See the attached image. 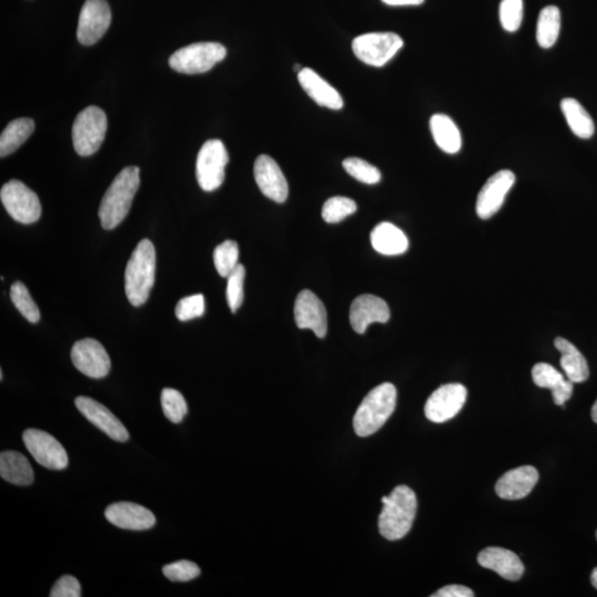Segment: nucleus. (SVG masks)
<instances>
[{
	"label": "nucleus",
	"instance_id": "1",
	"mask_svg": "<svg viewBox=\"0 0 597 597\" xmlns=\"http://www.w3.org/2000/svg\"><path fill=\"white\" fill-rule=\"evenodd\" d=\"M383 510L379 518L380 534L385 539H403L413 526L418 511V498L408 486H398L382 498Z\"/></svg>",
	"mask_w": 597,
	"mask_h": 597
},
{
	"label": "nucleus",
	"instance_id": "2",
	"mask_svg": "<svg viewBox=\"0 0 597 597\" xmlns=\"http://www.w3.org/2000/svg\"><path fill=\"white\" fill-rule=\"evenodd\" d=\"M139 188V168H125L118 174L100 205L99 217L104 229H114L123 222L131 209Z\"/></svg>",
	"mask_w": 597,
	"mask_h": 597
},
{
	"label": "nucleus",
	"instance_id": "3",
	"mask_svg": "<svg viewBox=\"0 0 597 597\" xmlns=\"http://www.w3.org/2000/svg\"><path fill=\"white\" fill-rule=\"evenodd\" d=\"M157 254L149 239L140 240L125 269V294L134 307L147 303L155 283Z\"/></svg>",
	"mask_w": 597,
	"mask_h": 597
},
{
	"label": "nucleus",
	"instance_id": "4",
	"mask_svg": "<svg viewBox=\"0 0 597 597\" xmlns=\"http://www.w3.org/2000/svg\"><path fill=\"white\" fill-rule=\"evenodd\" d=\"M398 390L392 383H383L365 396L354 415L356 435L369 438L383 428L394 413Z\"/></svg>",
	"mask_w": 597,
	"mask_h": 597
},
{
	"label": "nucleus",
	"instance_id": "5",
	"mask_svg": "<svg viewBox=\"0 0 597 597\" xmlns=\"http://www.w3.org/2000/svg\"><path fill=\"white\" fill-rule=\"evenodd\" d=\"M227 54V50L218 43H197L175 52L169 60L174 72L185 74L205 73Z\"/></svg>",
	"mask_w": 597,
	"mask_h": 597
},
{
	"label": "nucleus",
	"instance_id": "6",
	"mask_svg": "<svg viewBox=\"0 0 597 597\" xmlns=\"http://www.w3.org/2000/svg\"><path fill=\"white\" fill-rule=\"evenodd\" d=\"M108 129V119L103 110L89 107L74 120L72 128L73 148L80 157H91L101 147Z\"/></svg>",
	"mask_w": 597,
	"mask_h": 597
},
{
	"label": "nucleus",
	"instance_id": "7",
	"mask_svg": "<svg viewBox=\"0 0 597 597\" xmlns=\"http://www.w3.org/2000/svg\"><path fill=\"white\" fill-rule=\"evenodd\" d=\"M403 46V39L394 33L365 34L352 43L356 58L373 67H383Z\"/></svg>",
	"mask_w": 597,
	"mask_h": 597
},
{
	"label": "nucleus",
	"instance_id": "8",
	"mask_svg": "<svg viewBox=\"0 0 597 597\" xmlns=\"http://www.w3.org/2000/svg\"><path fill=\"white\" fill-rule=\"evenodd\" d=\"M228 160L227 149L222 140H209L200 149L197 162V177L199 187L205 192H213L222 187Z\"/></svg>",
	"mask_w": 597,
	"mask_h": 597
},
{
	"label": "nucleus",
	"instance_id": "9",
	"mask_svg": "<svg viewBox=\"0 0 597 597\" xmlns=\"http://www.w3.org/2000/svg\"><path fill=\"white\" fill-rule=\"evenodd\" d=\"M0 198L7 213L18 223L34 224L42 216V204L34 190L20 180L13 179L0 190Z\"/></svg>",
	"mask_w": 597,
	"mask_h": 597
},
{
	"label": "nucleus",
	"instance_id": "10",
	"mask_svg": "<svg viewBox=\"0 0 597 597\" xmlns=\"http://www.w3.org/2000/svg\"><path fill=\"white\" fill-rule=\"evenodd\" d=\"M24 446L34 460L44 468L63 470L69 465L66 449L53 435L39 429H27L23 434Z\"/></svg>",
	"mask_w": 597,
	"mask_h": 597
},
{
	"label": "nucleus",
	"instance_id": "11",
	"mask_svg": "<svg viewBox=\"0 0 597 597\" xmlns=\"http://www.w3.org/2000/svg\"><path fill=\"white\" fill-rule=\"evenodd\" d=\"M112 14L107 0H87L80 12L77 37L83 46H92L108 32Z\"/></svg>",
	"mask_w": 597,
	"mask_h": 597
},
{
	"label": "nucleus",
	"instance_id": "12",
	"mask_svg": "<svg viewBox=\"0 0 597 597\" xmlns=\"http://www.w3.org/2000/svg\"><path fill=\"white\" fill-rule=\"evenodd\" d=\"M467 394L465 386L458 383L440 386L426 401V418L438 424L454 419L463 409Z\"/></svg>",
	"mask_w": 597,
	"mask_h": 597
},
{
	"label": "nucleus",
	"instance_id": "13",
	"mask_svg": "<svg viewBox=\"0 0 597 597\" xmlns=\"http://www.w3.org/2000/svg\"><path fill=\"white\" fill-rule=\"evenodd\" d=\"M72 360L75 369L88 378L103 379L111 370V360L107 350L94 339L75 342L72 350Z\"/></svg>",
	"mask_w": 597,
	"mask_h": 597
},
{
	"label": "nucleus",
	"instance_id": "14",
	"mask_svg": "<svg viewBox=\"0 0 597 597\" xmlns=\"http://www.w3.org/2000/svg\"><path fill=\"white\" fill-rule=\"evenodd\" d=\"M515 175L509 169L499 170L486 180L477 197L476 212L481 219H489L503 207L506 195L514 188Z\"/></svg>",
	"mask_w": 597,
	"mask_h": 597
},
{
	"label": "nucleus",
	"instance_id": "15",
	"mask_svg": "<svg viewBox=\"0 0 597 597\" xmlns=\"http://www.w3.org/2000/svg\"><path fill=\"white\" fill-rule=\"evenodd\" d=\"M75 406L85 419L90 423H92L95 428L101 429L104 434H107L110 438H112L119 443H125L129 440L130 434L125 426L120 421L117 416L111 413L105 408L104 405L100 404L99 401L93 399L85 398V396H79L74 400Z\"/></svg>",
	"mask_w": 597,
	"mask_h": 597
},
{
	"label": "nucleus",
	"instance_id": "16",
	"mask_svg": "<svg viewBox=\"0 0 597 597\" xmlns=\"http://www.w3.org/2000/svg\"><path fill=\"white\" fill-rule=\"evenodd\" d=\"M294 320L299 329L313 330L319 339L327 335V311L323 301L310 290L301 291L295 299Z\"/></svg>",
	"mask_w": 597,
	"mask_h": 597
},
{
	"label": "nucleus",
	"instance_id": "17",
	"mask_svg": "<svg viewBox=\"0 0 597 597\" xmlns=\"http://www.w3.org/2000/svg\"><path fill=\"white\" fill-rule=\"evenodd\" d=\"M255 183L265 197L275 203H284L288 198L289 187L283 170L268 155H260L254 168Z\"/></svg>",
	"mask_w": 597,
	"mask_h": 597
},
{
	"label": "nucleus",
	"instance_id": "18",
	"mask_svg": "<svg viewBox=\"0 0 597 597\" xmlns=\"http://www.w3.org/2000/svg\"><path fill=\"white\" fill-rule=\"evenodd\" d=\"M390 318L388 303L372 294H363L353 301L350 323L356 333L363 334L370 324L386 323Z\"/></svg>",
	"mask_w": 597,
	"mask_h": 597
},
{
	"label": "nucleus",
	"instance_id": "19",
	"mask_svg": "<svg viewBox=\"0 0 597 597\" xmlns=\"http://www.w3.org/2000/svg\"><path fill=\"white\" fill-rule=\"evenodd\" d=\"M105 518L118 528L133 531L152 529L157 518L152 511L132 503H117L105 510Z\"/></svg>",
	"mask_w": 597,
	"mask_h": 597
},
{
	"label": "nucleus",
	"instance_id": "20",
	"mask_svg": "<svg viewBox=\"0 0 597 597\" xmlns=\"http://www.w3.org/2000/svg\"><path fill=\"white\" fill-rule=\"evenodd\" d=\"M539 480L538 470L532 466H523L506 473L496 481V493L506 500L525 498Z\"/></svg>",
	"mask_w": 597,
	"mask_h": 597
},
{
	"label": "nucleus",
	"instance_id": "21",
	"mask_svg": "<svg viewBox=\"0 0 597 597\" xmlns=\"http://www.w3.org/2000/svg\"><path fill=\"white\" fill-rule=\"evenodd\" d=\"M478 563L483 568L495 571L501 578L508 581H518L525 573L523 561L515 552L496 546H490L481 551Z\"/></svg>",
	"mask_w": 597,
	"mask_h": 597
},
{
	"label": "nucleus",
	"instance_id": "22",
	"mask_svg": "<svg viewBox=\"0 0 597 597\" xmlns=\"http://www.w3.org/2000/svg\"><path fill=\"white\" fill-rule=\"evenodd\" d=\"M298 80L304 91L321 107L331 110L343 108L344 103L341 94L313 69L303 68L298 73Z\"/></svg>",
	"mask_w": 597,
	"mask_h": 597
},
{
	"label": "nucleus",
	"instance_id": "23",
	"mask_svg": "<svg viewBox=\"0 0 597 597\" xmlns=\"http://www.w3.org/2000/svg\"><path fill=\"white\" fill-rule=\"evenodd\" d=\"M532 379L541 389L551 390L555 405L563 406L573 394V384L548 363H538L532 369Z\"/></svg>",
	"mask_w": 597,
	"mask_h": 597
},
{
	"label": "nucleus",
	"instance_id": "24",
	"mask_svg": "<svg viewBox=\"0 0 597 597\" xmlns=\"http://www.w3.org/2000/svg\"><path fill=\"white\" fill-rule=\"evenodd\" d=\"M0 476L8 483L26 486L34 483V475L26 456L7 450L0 454Z\"/></svg>",
	"mask_w": 597,
	"mask_h": 597
},
{
	"label": "nucleus",
	"instance_id": "25",
	"mask_svg": "<svg viewBox=\"0 0 597 597\" xmlns=\"http://www.w3.org/2000/svg\"><path fill=\"white\" fill-rule=\"evenodd\" d=\"M371 243L376 252L385 255H398L408 252L409 239L393 224L380 223L371 234Z\"/></svg>",
	"mask_w": 597,
	"mask_h": 597
},
{
	"label": "nucleus",
	"instance_id": "26",
	"mask_svg": "<svg viewBox=\"0 0 597 597\" xmlns=\"http://www.w3.org/2000/svg\"><path fill=\"white\" fill-rule=\"evenodd\" d=\"M554 345L562 354L561 366L565 372L566 378L572 383L585 382L589 379L590 369L583 354L570 341L563 338H556Z\"/></svg>",
	"mask_w": 597,
	"mask_h": 597
},
{
	"label": "nucleus",
	"instance_id": "27",
	"mask_svg": "<svg viewBox=\"0 0 597 597\" xmlns=\"http://www.w3.org/2000/svg\"><path fill=\"white\" fill-rule=\"evenodd\" d=\"M430 132L438 147L448 154L458 153L461 149V134L457 125L446 114H435L430 119Z\"/></svg>",
	"mask_w": 597,
	"mask_h": 597
},
{
	"label": "nucleus",
	"instance_id": "28",
	"mask_svg": "<svg viewBox=\"0 0 597 597\" xmlns=\"http://www.w3.org/2000/svg\"><path fill=\"white\" fill-rule=\"evenodd\" d=\"M561 111L568 122L571 131L580 139H591L595 133L593 119L578 100L566 98L561 101Z\"/></svg>",
	"mask_w": 597,
	"mask_h": 597
},
{
	"label": "nucleus",
	"instance_id": "29",
	"mask_svg": "<svg viewBox=\"0 0 597 597\" xmlns=\"http://www.w3.org/2000/svg\"><path fill=\"white\" fill-rule=\"evenodd\" d=\"M34 131V122L32 119L22 118L14 120L0 137V158L13 154L26 142Z\"/></svg>",
	"mask_w": 597,
	"mask_h": 597
},
{
	"label": "nucleus",
	"instance_id": "30",
	"mask_svg": "<svg viewBox=\"0 0 597 597\" xmlns=\"http://www.w3.org/2000/svg\"><path fill=\"white\" fill-rule=\"evenodd\" d=\"M561 30V12L556 6L541 10L536 24V42L544 49L554 47L558 42Z\"/></svg>",
	"mask_w": 597,
	"mask_h": 597
},
{
	"label": "nucleus",
	"instance_id": "31",
	"mask_svg": "<svg viewBox=\"0 0 597 597\" xmlns=\"http://www.w3.org/2000/svg\"><path fill=\"white\" fill-rule=\"evenodd\" d=\"M10 298H12L14 307L23 314V317L26 318L29 323H38L40 311L32 295H30L26 285L20 283V281L14 283L12 285V290H10Z\"/></svg>",
	"mask_w": 597,
	"mask_h": 597
},
{
	"label": "nucleus",
	"instance_id": "32",
	"mask_svg": "<svg viewBox=\"0 0 597 597\" xmlns=\"http://www.w3.org/2000/svg\"><path fill=\"white\" fill-rule=\"evenodd\" d=\"M238 245L233 240H226L216 247L214 263L216 270L224 278H227L238 265Z\"/></svg>",
	"mask_w": 597,
	"mask_h": 597
},
{
	"label": "nucleus",
	"instance_id": "33",
	"mask_svg": "<svg viewBox=\"0 0 597 597\" xmlns=\"http://www.w3.org/2000/svg\"><path fill=\"white\" fill-rule=\"evenodd\" d=\"M163 413L174 424L182 423L188 408L182 393L173 389H164L160 395Z\"/></svg>",
	"mask_w": 597,
	"mask_h": 597
},
{
	"label": "nucleus",
	"instance_id": "34",
	"mask_svg": "<svg viewBox=\"0 0 597 597\" xmlns=\"http://www.w3.org/2000/svg\"><path fill=\"white\" fill-rule=\"evenodd\" d=\"M358 209L353 199L336 197L327 200L323 208V217L328 224H338Z\"/></svg>",
	"mask_w": 597,
	"mask_h": 597
},
{
	"label": "nucleus",
	"instance_id": "35",
	"mask_svg": "<svg viewBox=\"0 0 597 597\" xmlns=\"http://www.w3.org/2000/svg\"><path fill=\"white\" fill-rule=\"evenodd\" d=\"M343 168L351 177L364 184H378L380 178H382L380 169L362 159H346L343 162Z\"/></svg>",
	"mask_w": 597,
	"mask_h": 597
},
{
	"label": "nucleus",
	"instance_id": "36",
	"mask_svg": "<svg viewBox=\"0 0 597 597\" xmlns=\"http://www.w3.org/2000/svg\"><path fill=\"white\" fill-rule=\"evenodd\" d=\"M501 26L508 33H515L523 24L524 0H503L499 7Z\"/></svg>",
	"mask_w": 597,
	"mask_h": 597
},
{
	"label": "nucleus",
	"instance_id": "37",
	"mask_svg": "<svg viewBox=\"0 0 597 597\" xmlns=\"http://www.w3.org/2000/svg\"><path fill=\"white\" fill-rule=\"evenodd\" d=\"M246 277V269L243 265L238 264L237 267L233 270L227 277V291L226 297L233 313H236L244 303V284Z\"/></svg>",
	"mask_w": 597,
	"mask_h": 597
},
{
	"label": "nucleus",
	"instance_id": "38",
	"mask_svg": "<svg viewBox=\"0 0 597 597\" xmlns=\"http://www.w3.org/2000/svg\"><path fill=\"white\" fill-rule=\"evenodd\" d=\"M163 573L172 582H188L198 578L200 569L194 562L182 560L165 565Z\"/></svg>",
	"mask_w": 597,
	"mask_h": 597
},
{
	"label": "nucleus",
	"instance_id": "39",
	"mask_svg": "<svg viewBox=\"0 0 597 597\" xmlns=\"http://www.w3.org/2000/svg\"><path fill=\"white\" fill-rule=\"evenodd\" d=\"M205 313V299L203 294L189 295L179 300L175 308V314L179 321H189L202 317Z\"/></svg>",
	"mask_w": 597,
	"mask_h": 597
},
{
	"label": "nucleus",
	"instance_id": "40",
	"mask_svg": "<svg viewBox=\"0 0 597 597\" xmlns=\"http://www.w3.org/2000/svg\"><path fill=\"white\" fill-rule=\"evenodd\" d=\"M52 597H80L82 585L72 575H63L53 586Z\"/></svg>",
	"mask_w": 597,
	"mask_h": 597
},
{
	"label": "nucleus",
	"instance_id": "41",
	"mask_svg": "<svg viewBox=\"0 0 597 597\" xmlns=\"http://www.w3.org/2000/svg\"><path fill=\"white\" fill-rule=\"evenodd\" d=\"M473 590L463 585H448L436 592L431 597H473Z\"/></svg>",
	"mask_w": 597,
	"mask_h": 597
},
{
	"label": "nucleus",
	"instance_id": "42",
	"mask_svg": "<svg viewBox=\"0 0 597 597\" xmlns=\"http://www.w3.org/2000/svg\"><path fill=\"white\" fill-rule=\"evenodd\" d=\"M389 6H419L425 0H382Z\"/></svg>",
	"mask_w": 597,
	"mask_h": 597
},
{
	"label": "nucleus",
	"instance_id": "43",
	"mask_svg": "<svg viewBox=\"0 0 597 597\" xmlns=\"http://www.w3.org/2000/svg\"><path fill=\"white\" fill-rule=\"evenodd\" d=\"M591 582L593 584L594 588L597 590V568L592 572Z\"/></svg>",
	"mask_w": 597,
	"mask_h": 597
},
{
	"label": "nucleus",
	"instance_id": "44",
	"mask_svg": "<svg viewBox=\"0 0 597 597\" xmlns=\"http://www.w3.org/2000/svg\"><path fill=\"white\" fill-rule=\"evenodd\" d=\"M591 414H592V419H593L595 421V423L597 424V400H596V401L593 405V408H592V413Z\"/></svg>",
	"mask_w": 597,
	"mask_h": 597
},
{
	"label": "nucleus",
	"instance_id": "45",
	"mask_svg": "<svg viewBox=\"0 0 597 597\" xmlns=\"http://www.w3.org/2000/svg\"><path fill=\"white\" fill-rule=\"evenodd\" d=\"M294 70H295V72H300L301 70H303V69H300V64H295V66H294Z\"/></svg>",
	"mask_w": 597,
	"mask_h": 597
},
{
	"label": "nucleus",
	"instance_id": "46",
	"mask_svg": "<svg viewBox=\"0 0 597 597\" xmlns=\"http://www.w3.org/2000/svg\"><path fill=\"white\" fill-rule=\"evenodd\" d=\"M3 378H4L3 371H0V380H3Z\"/></svg>",
	"mask_w": 597,
	"mask_h": 597
},
{
	"label": "nucleus",
	"instance_id": "47",
	"mask_svg": "<svg viewBox=\"0 0 597 597\" xmlns=\"http://www.w3.org/2000/svg\"><path fill=\"white\" fill-rule=\"evenodd\" d=\"M596 539H597V531H596Z\"/></svg>",
	"mask_w": 597,
	"mask_h": 597
}]
</instances>
